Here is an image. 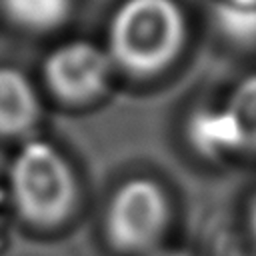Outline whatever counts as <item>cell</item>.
I'll return each mask as SVG.
<instances>
[{
  "label": "cell",
  "instance_id": "obj_1",
  "mask_svg": "<svg viewBox=\"0 0 256 256\" xmlns=\"http://www.w3.org/2000/svg\"><path fill=\"white\" fill-rule=\"evenodd\" d=\"M190 24L178 0H120L106 28V52L116 70L148 80L184 54Z\"/></svg>",
  "mask_w": 256,
  "mask_h": 256
},
{
  "label": "cell",
  "instance_id": "obj_2",
  "mask_svg": "<svg viewBox=\"0 0 256 256\" xmlns=\"http://www.w3.org/2000/svg\"><path fill=\"white\" fill-rule=\"evenodd\" d=\"M8 192L20 220L34 230L66 226L80 206V182L66 154L46 140H26L8 166Z\"/></svg>",
  "mask_w": 256,
  "mask_h": 256
},
{
  "label": "cell",
  "instance_id": "obj_3",
  "mask_svg": "<svg viewBox=\"0 0 256 256\" xmlns=\"http://www.w3.org/2000/svg\"><path fill=\"white\" fill-rule=\"evenodd\" d=\"M172 198L152 176H132L110 194L102 218L104 238L120 254H152L172 224Z\"/></svg>",
  "mask_w": 256,
  "mask_h": 256
},
{
  "label": "cell",
  "instance_id": "obj_4",
  "mask_svg": "<svg viewBox=\"0 0 256 256\" xmlns=\"http://www.w3.org/2000/svg\"><path fill=\"white\" fill-rule=\"evenodd\" d=\"M116 68L104 46L92 40H66L52 48L42 62V82L50 96L72 108L102 100Z\"/></svg>",
  "mask_w": 256,
  "mask_h": 256
},
{
  "label": "cell",
  "instance_id": "obj_5",
  "mask_svg": "<svg viewBox=\"0 0 256 256\" xmlns=\"http://www.w3.org/2000/svg\"><path fill=\"white\" fill-rule=\"evenodd\" d=\"M42 112L40 94L28 74L16 66H0V138L30 140Z\"/></svg>",
  "mask_w": 256,
  "mask_h": 256
},
{
  "label": "cell",
  "instance_id": "obj_6",
  "mask_svg": "<svg viewBox=\"0 0 256 256\" xmlns=\"http://www.w3.org/2000/svg\"><path fill=\"white\" fill-rule=\"evenodd\" d=\"M4 18L30 34H50L66 26L76 10V0H0Z\"/></svg>",
  "mask_w": 256,
  "mask_h": 256
},
{
  "label": "cell",
  "instance_id": "obj_7",
  "mask_svg": "<svg viewBox=\"0 0 256 256\" xmlns=\"http://www.w3.org/2000/svg\"><path fill=\"white\" fill-rule=\"evenodd\" d=\"M188 138L194 150L206 158H222L240 152L234 126L222 106L198 108L188 120Z\"/></svg>",
  "mask_w": 256,
  "mask_h": 256
},
{
  "label": "cell",
  "instance_id": "obj_8",
  "mask_svg": "<svg viewBox=\"0 0 256 256\" xmlns=\"http://www.w3.org/2000/svg\"><path fill=\"white\" fill-rule=\"evenodd\" d=\"M222 108L234 126L240 152L256 154V72L246 74L232 86Z\"/></svg>",
  "mask_w": 256,
  "mask_h": 256
},
{
  "label": "cell",
  "instance_id": "obj_9",
  "mask_svg": "<svg viewBox=\"0 0 256 256\" xmlns=\"http://www.w3.org/2000/svg\"><path fill=\"white\" fill-rule=\"evenodd\" d=\"M248 226H250V232H252L254 238H256V196H254L252 202H250V210H248Z\"/></svg>",
  "mask_w": 256,
  "mask_h": 256
},
{
  "label": "cell",
  "instance_id": "obj_10",
  "mask_svg": "<svg viewBox=\"0 0 256 256\" xmlns=\"http://www.w3.org/2000/svg\"><path fill=\"white\" fill-rule=\"evenodd\" d=\"M232 4H238V6H244V8H250V6H256V0H230Z\"/></svg>",
  "mask_w": 256,
  "mask_h": 256
},
{
  "label": "cell",
  "instance_id": "obj_11",
  "mask_svg": "<svg viewBox=\"0 0 256 256\" xmlns=\"http://www.w3.org/2000/svg\"><path fill=\"white\" fill-rule=\"evenodd\" d=\"M156 256H190L186 252H162V254H156Z\"/></svg>",
  "mask_w": 256,
  "mask_h": 256
}]
</instances>
